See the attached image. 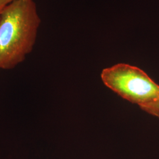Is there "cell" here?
I'll return each instance as SVG.
<instances>
[{
    "instance_id": "3957f363",
    "label": "cell",
    "mask_w": 159,
    "mask_h": 159,
    "mask_svg": "<svg viewBox=\"0 0 159 159\" xmlns=\"http://www.w3.org/2000/svg\"><path fill=\"white\" fill-rule=\"evenodd\" d=\"M140 107L146 113L159 118V98L152 102L141 106Z\"/></svg>"
},
{
    "instance_id": "277c9868",
    "label": "cell",
    "mask_w": 159,
    "mask_h": 159,
    "mask_svg": "<svg viewBox=\"0 0 159 159\" xmlns=\"http://www.w3.org/2000/svg\"><path fill=\"white\" fill-rule=\"evenodd\" d=\"M15 1L17 0H0V12L7 6H8Z\"/></svg>"
},
{
    "instance_id": "7a4b0ae2",
    "label": "cell",
    "mask_w": 159,
    "mask_h": 159,
    "mask_svg": "<svg viewBox=\"0 0 159 159\" xmlns=\"http://www.w3.org/2000/svg\"><path fill=\"white\" fill-rule=\"evenodd\" d=\"M102 82L126 100L139 106L159 98V85L143 70L127 64H117L105 68Z\"/></svg>"
},
{
    "instance_id": "6da1fadb",
    "label": "cell",
    "mask_w": 159,
    "mask_h": 159,
    "mask_svg": "<svg viewBox=\"0 0 159 159\" xmlns=\"http://www.w3.org/2000/svg\"><path fill=\"white\" fill-rule=\"evenodd\" d=\"M41 20L34 0H17L0 12V69L10 70L33 50Z\"/></svg>"
}]
</instances>
